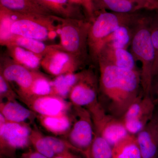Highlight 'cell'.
<instances>
[{
    "mask_svg": "<svg viewBox=\"0 0 158 158\" xmlns=\"http://www.w3.org/2000/svg\"><path fill=\"white\" fill-rule=\"evenodd\" d=\"M55 95L31 97L22 99L33 112L40 116H56L66 114L72 103Z\"/></svg>",
    "mask_w": 158,
    "mask_h": 158,
    "instance_id": "4fadbf2b",
    "label": "cell"
},
{
    "mask_svg": "<svg viewBox=\"0 0 158 158\" xmlns=\"http://www.w3.org/2000/svg\"><path fill=\"white\" fill-rule=\"evenodd\" d=\"M33 113L16 100L1 102L0 103V113L8 121L24 123L33 116Z\"/></svg>",
    "mask_w": 158,
    "mask_h": 158,
    "instance_id": "ffe728a7",
    "label": "cell"
},
{
    "mask_svg": "<svg viewBox=\"0 0 158 158\" xmlns=\"http://www.w3.org/2000/svg\"><path fill=\"white\" fill-rule=\"evenodd\" d=\"M156 106L151 96L141 93L120 118L128 133L136 135L141 131L153 117Z\"/></svg>",
    "mask_w": 158,
    "mask_h": 158,
    "instance_id": "52a82bcc",
    "label": "cell"
},
{
    "mask_svg": "<svg viewBox=\"0 0 158 158\" xmlns=\"http://www.w3.org/2000/svg\"><path fill=\"white\" fill-rule=\"evenodd\" d=\"M151 96L156 106H158V73L153 79Z\"/></svg>",
    "mask_w": 158,
    "mask_h": 158,
    "instance_id": "e575fe53",
    "label": "cell"
},
{
    "mask_svg": "<svg viewBox=\"0 0 158 158\" xmlns=\"http://www.w3.org/2000/svg\"><path fill=\"white\" fill-rule=\"evenodd\" d=\"M48 95H54L52 81L37 71L29 95L21 99Z\"/></svg>",
    "mask_w": 158,
    "mask_h": 158,
    "instance_id": "4316f807",
    "label": "cell"
},
{
    "mask_svg": "<svg viewBox=\"0 0 158 158\" xmlns=\"http://www.w3.org/2000/svg\"><path fill=\"white\" fill-rule=\"evenodd\" d=\"M98 11L91 22L88 37L89 57L97 64L99 55L109 36L121 26L135 27L145 15L139 11L131 13Z\"/></svg>",
    "mask_w": 158,
    "mask_h": 158,
    "instance_id": "7a4b0ae2",
    "label": "cell"
},
{
    "mask_svg": "<svg viewBox=\"0 0 158 158\" xmlns=\"http://www.w3.org/2000/svg\"><path fill=\"white\" fill-rule=\"evenodd\" d=\"M82 71L61 75L52 81L54 95L65 99L81 76Z\"/></svg>",
    "mask_w": 158,
    "mask_h": 158,
    "instance_id": "cb8c5ba5",
    "label": "cell"
},
{
    "mask_svg": "<svg viewBox=\"0 0 158 158\" xmlns=\"http://www.w3.org/2000/svg\"><path fill=\"white\" fill-rule=\"evenodd\" d=\"M17 95L13 90L11 84L0 74V98L1 101L5 98L7 101L16 100Z\"/></svg>",
    "mask_w": 158,
    "mask_h": 158,
    "instance_id": "1f68e13d",
    "label": "cell"
},
{
    "mask_svg": "<svg viewBox=\"0 0 158 158\" xmlns=\"http://www.w3.org/2000/svg\"><path fill=\"white\" fill-rule=\"evenodd\" d=\"M84 65L73 55L60 48L58 44L53 45L41 62V67L44 70L55 77L77 72Z\"/></svg>",
    "mask_w": 158,
    "mask_h": 158,
    "instance_id": "30bf717a",
    "label": "cell"
},
{
    "mask_svg": "<svg viewBox=\"0 0 158 158\" xmlns=\"http://www.w3.org/2000/svg\"><path fill=\"white\" fill-rule=\"evenodd\" d=\"M0 44L5 47L18 46L43 57L53 47V45H46L43 41L14 34Z\"/></svg>",
    "mask_w": 158,
    "mask_h": 158,
    "instance_id": "44dd1931",
    "label": "cell"
},
{
    "mask_svg": "<svg viewBox=\"0 0 158 158\" xmlns=\"http://www.w3.org/2000/svg\"><path fill=\"white\" fill-rule=\"evenodd\" d=\"M99 80L93 71L82 70L81 77L72 88L68 97L73 106L86 108L98 102Z\"/></svg>",
    "mask_w": 158,
    "mask_h": 158,
    "instance_id": "7c38bea8",
    "label": "cell"
},
{
    "mask_svg": "<svg viewBox=\"0 0 158 158\" xmlns=\"http://www.w3.org/2000/svg\"><path fill=\"white\" fill-rule=\"evenodd\" d=\"M45 138L56 156L65 158L72 153L71 150L77 152L74 147L65 140L51 136H45Z\"/></svg>",
    "mask_w": 158,
    "mask_h": 158,
    "instance_id": "f546056e",
    "label": "cell"
},
{
    "mask_svg": "<svg viewBox=\"0 0 158 158\" xmlns=\"http://www.w3.org/2000/svg\"><path fill=\"white\" fill-rule=\"evenodd\" d=\"M99 91L104 98L109 113L121 118L130 105L141 94L140 71L98 63Z\"/></svg>",
    "mask_w": 158,
    "mask_h": 158,
    "instance_id": "6da1fadb",
    "label": "cell"
},
{
    "mask_svg": "<svg viewBox=\"0 0 158 158\" xmlns=\"http://www.w3.org/2000/svg\"><path fill=\"white\" fill-rule=\"evenodd\" d=\"M138 5L140 10L143 9L148 10H156L158 0H132Z\"/></svg>",
    "mask_w": 158,
    "mask_h": 158,
    "instance_id": "d6a6232c",
    "label": "cell"
},
{
    "mask_svg": "<svg viewBox=\"0 0 158 158\" xmlns=\"http://www.w3.org/2000/svg\"><path fill=\"white\" fill-rule=\"evenodd\" d=\"M89 20L92 22L95 17L93 6V0H83V6Z\"/></svg>",
    "mask_w": 158,
    "mask_h": 158,
    "instance_id": "836d02e7",
    "label": "cell"
},
{
    "mask_svg": "<svg viewBox=\"0 0 158 158\" xmlns=\"http://www.w3.org/2000/svg\"><path fill=\"white\" fill-rule=\"evenodd\" d=\"M95 12L109 10L119 13H131L140 11L138 5L132 0H93Z\"/></svg>",
    "mask_w": 158,
    "mask_h": 158,
    "instance_id": "7402d4cb",
    "label": "cell"
},
{
    "mask_svg": "<svg viewBox=\"0 0 158 158\" xmlns=\"http://www.w3.org/2000/svg\"><path fill=\"white\" fill-rule=\"evenodd\" d=\"M151 38L155 53V60L153 69V76L158 73V16L152 18L150 23Z\"/></svg>",
    "mask_w": 158,
    "mask_h": 158,
    "instance_id": "4dcf8cb0",
    "label": "cell"
},
{
    "mask_svg": "<svg viewBox=\"0 0 158 158\" xmlns=\"http://www.w3.org/2000/svg\"><path fill=\"white\" fill-rule=\"evenodd\" d=\"M54 158H64L60 156H56Z\"/></svg>",
    "mask_w": 158,
    "mask_h": 158,
    "instance_id": "74e56055",
    "label": "cell"
},
{
    "mask_svg": "<svg viewBox=\"0 0 158 158\" xmlns=\"http://www.w3.org/2000/svg\"><path fill=\"white\" fill-rule=\"evenodd\" d=\"M152 18L145 15L136 25L130 45L131 52L136 61L141 63V88L144 96H151L153 79L155 53L150 31Z\"/></svg>",
    "mask_w": 158,
    "mask_h": 158,
    "instance_id": "3957f363",
    "label": "cell"
},
{
    "mask_svg": "<svg viewBox=\"0 0 158 158\" xmlns=\"http://www.w3.org/2000/svg\"><path fill=\"white\" fill-rule=\"evenodd\" d=\"M37 70H32L19 64L10 57L1 56L0 74L10 84L16 85L20 98L29 95Z\"/></svg>",
    "mask_w": 158,
    "mask_h": 158,
    "instance_id": "8fae6325",
    "label": "cell"
},
{
    "mask_svg": "<svg viewBox=\"0 0 158 158\" xmlns=\"http://www.w3.org/2000/svg\"><path fill=\"white\" fill-rule=\"evenodd\" d=\"M8 55L12 60L32 70H37L41 66L43 56L16 45L6 47Z\"/></svg>",
    "mask_w": 158,
    "mask_h": 158,
    "instance_id": "ac0fdd59",
    "label": "cell"
},
{
    "mask_svg": "<svg viewBox=\"0 0 158 158\" xmlns=\"http://www.w3.org/2000/svg\"><path fill=\"white\" fill-rule=\"evenodd\" d=\"M87 109L91 114L95 132L112 147L129 134L121 119L107 113L99 102Z\"/></svg>",
    "mask_w": 158,
    "mask_h": 158,
    "instance_id": "8992f818",
    "label": "cell"
},
{
    "mask_svg": "<svg viewBox=\"0 0 158 158\" xmlns=\"http://www.w3.org/2000/svg\"><path fill=\"white\" fill-rule=\"evenodd\" d=\"M136 62L132 54L127 49L113 48L106 45L100 52L98 64L100 62L119 68L138 70Z\"/></svg>",
    "mask_w": 158,
    "mask_h": 158,
    "instance_id": "9a60e30c",
    "label": "cell"
},
{
    "mask_svg": "<svg viewBox=\"0 0 158 158\" xmlns=\"http://www.w3.org/2000/svg\"><path fill=\"white\" fill-rule=\"evenodd\" d=\"M156 10H157V11H158V14H157V15H158V2L157 5L156 7Z\"/></svg>",
    "mask_w": 158,
    "mask_h": 158,
    "instance_id": "f35d334b",
    "label": "cell"
},
{
    "mask_svg": "<svg viewBox=\"0 0 158 158\" xmlns=\"http://www.w3.org/2000/svg\"><path fill=\"white\" fill-rule=\"evenodd\" d=\"M0 6L10 11L33 15H54L37 0H0Z\"/></svg>",
    "mask_w": 158,
    "mask_h": 158,
    "instance_id": "e0dca14e",
    "label": "cell"
},
{
    "mask_svg": "<svg viewBox=\"0 0 158 158\" xmlns=\"http://www.w3.org/2000/svg\"><path fill=\"white\" fill-rule=\"evenodd\" d=\"M112 148L104 138L95 132L92 144L83 155L85 158H112Z\"/></svg>",
    "mask_w": 158,
    "mask_h": 158,
    "instance_id": "484cf974",
    "label": "cell"
},
{
    "mask_svg": "<svg viewBox=\"0 0 158 158\" xmlns=\"http://www.w3.org/2000/svg\"></svg>",
    "mask_w": 158,
    "mask_h": 158,
    "instance_id": "60d3db41",
    "label": "cell"
},
{
    "mask_svg": "<svg viewBox=\"0 0 158 158\" xmlns=\"http://www.w3.org/2000/svg\"><path fill=\"white\" fill-rule=\"evenodd\" d=\"M112 158H142L136 135L128 134L112 148Z\"/></svg>",
    "mask_w": 158,
    "mask_h": 158,
    "instance_id": "d6986e66",
    "label": "cell"
},
{
    "mask_svg": "<svg viewBox=\"0 0 158 158\" xmlns=\"http://www.w3.org/2000/svg\"><path fill=\"white\" fill-rule=\"evenodd\" d=\"M21 158H49L40 153L36 151L30 150L27 152L23 153Z\"/></svg>",
    "mask_w": 158,
    "mask_h": 158,
    "instance_id": "d590c367",
    "label": "cell"
},
{
    "mask_svg": "<svg viewBox=\"0 0 158 158\" xmlns=\"http://www.w3.org/2000/svg\"><path fill=\"white\" fill-rule=\"evenodd\" d=\"M59 23V48L77 58L84 64L89 57L88 37L91 22L86 19L57 16Z\"/></svg>",
    "mask_w": 158,
    "mask_h": 158,
    "instance_id": "277c9868",
    "label": "cell"
},
{
    "mask_svg": "<svg viewBox=\"0 0 158 158\" xmlns=\"http://www.w3.org/2000/svg\"><path fill=\"white\" fill-rule=\"evenodd\" d=\"M30 141L37 152L49 158H54L56 156V154L46 140L45 136L38 130H32Z\"/></svg>",
    "mask_w": 158,
    "mask_h": 158,
    "instance_id": "83f0119b",
    "label": "cell"
},
{
    "mask_svg": "<svg viewBox=\"0 0 158 158\" xmlns=\"http://www.w3.org/2000/svg\"><path fill=\"white\" fill-rule=\"evenodd\" d=\"M54 15L64 18L85 19L79 7L70 0H37Z\"/></svg>",
    "mask_w": 158,
    "mask_h": 158,
    "instance_id": "2e32d148",
    "label": "cell"
},
{
    "mask_svg": "<svg viewBox=\"0 0 158 158\" xmlns=\"http://www.w3.org/2000/svg\"><path fill=\"white\" fill-rule=\"evenodd\" d=\"M32 130L24 123L7 121L4 133L0 135L1 157L16 158V150L25 148L31 144Z\"/></svg>",
    "mask_w": 158,
    "mask_h": 158,
    "instance_id": "9c48e42d",
    "label": "cell"
},
{
    "mask_svg": "<svg viewBox=\"0 0 158 158\" xmlns=\"http://www.w3.org/2000/svg\"><path fill=\"white\" fill-rule=\"evenodd\" d=\"M39 120L43 127L56 135L69 133L73 125L71 119L67 114L56 116L39 115Z\"/></svg>",
    "mask_w": 158,
    "mask_h": 158,
    "instance_id": "603a6c76",
    "label": "cell"
},
{
    "mask_svg": "<svg viewBox=\"0 0 158 158\" xmlns=\"http://www.w3.org/2000/svg\"><path fill=\"white\" fill-rule=\"evenodd\" d=\"M70 1L76 5L83 6V0H70Z\"/></svg>",
    "mask_w": 158,
    "mask_h": 158,
    "instance_id": "8d00e7d4",
    "label": "cell"
},
{
    "mask_svg": "<svg viewBox=\"0 0 158 158\" xmlns=\"http://www.w3.org/2000/svg\"><path fill=\"white\" fill-rule=\"evenodd\" d=\"M142 158L158 156V112L147 125L136 135Z\"/></svg>",
    "mask_w": 158,
    "mask_h": 158,
    "instance_id": "5bb4252c",
    "label": "cell"
},
{
    "mask_svg": "<svg viewBox=\"0 0 158 158\" xmlns=\"http://www.w3.org/2000/svg\"><path fill=\"white\" fill-rule=\"evenodd\" d=\"M14 21L12 11L0 6V43L7 40L13 35L11 29Z\"/></svg>",
    "mask_w": 158,
    "mask_h": 158,
    "instance_id": "f1b7e54d",
    "label": "cell"
},
{
    "mask_svg": "<svg viewBox=\"0 0 158 158\" xmlns=\"http://www.w3.org/2000/svg\"><path fill=\"white\" fill-rule=\"evenodd\" d=\"M135 26H123L119 27L109 36L105 46L113 48L127 49L131 45Z\"/></svg>",
    "mask_w": 158,
    "mask_h": 158,
    "instance_id": "d4e9b609",
    "label": "cell"
},
{
    "mask_svg": "<svg viewBox=\"0 0 158 158\" xmlns=\"http://www.w3.org/2000/svg\"><path fill=\"white\" fill-rule=\"evenodd\" d=\"M12 12L14 21L11 31L14 35L42 41L55 39L59 35V22L56 25L58 22L56 15H33Z\"/></svg>",
    "mask_w": 158,
    "mask_h": 158,
    "instance_id": "5b68a950",
    "label": "cell"
},
{
    "mask_svg": "<svg viewBox=\"0 0 158 158\" xmlns=\"http://www.w3.org/2000/svg\"><path fill=\"white\" fill-rule=\"evenodd\" d=\"M157 158H158V157H157Z\"/></svg>",
    "mask_w": 158,
    "mask_h": 158,
    "instance_id": "ab89813d",
    "label": "cell"
},
{
    "mask_svg": "<svg viewBox=\"0 0 158 158\" xmlns=\"http://www.w3.org/2000/svg\"><path fill=\"white\" fill-rule=\"evenodd\" d=\"M74 107L76 118L69 132L67 141L83 154L90 147L94 135V126L91 114L87 108Z\"/></svg>",
    "mask_w": 158,
    "mask_h": 158,
    "instance_id": "ba28073f",
    "label": "cell"
}]
</instances>
